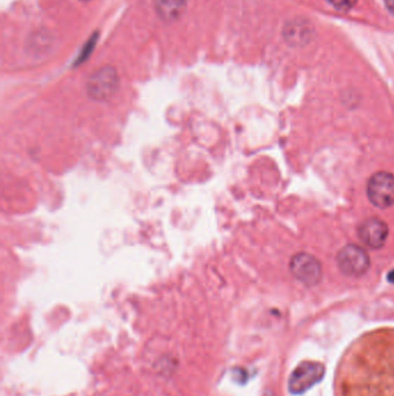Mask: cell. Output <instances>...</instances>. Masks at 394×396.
I'll return each instance as SVG.
<instances>
[{
	"label": "cell",
	"instance_id": "obj_8",
	"mask_svg": "<svg viewBox=\"0 0 394 396\" xmlns=\"http://www.w3.org/2000/svg\"><path fill=\"white\" fill-rule=\"evenodd\" d=\"M327 1L339 11H349L357 3V0H327Z\"/></svg>",
	"mask_w": 394,
	"mask_h": 396
},
{
	"label": "cell",
	"instance_id": "obj_6",
	"mask_svg": "<svg viewBox=\"0 0 394 396\" xmlns=\"http://www.w3.org/2000/svg\"><path fill=\"white\" fill-rule=\"evenodd\" d=\"M360 240L367 247L371 249H381L388 240V226L379 218L371 217L361 223L357 230Z\"/></svg>",
	"mask_w": 394,
	"mask_h": 396
},
{
	"label": "cell",
	"instance_id": "obj_1",
	"mask_svg": "<svg viewBox=\"0 0 394 396\" xmlns=\"http://www.w3.org/2000/svg\"><path fill=\"white\" fill-rule=\"evenodd\" d=\"M325 376V366L319 361H305L298 364L288 380V390L294 395H302L319 383Z\"/></svg>",
	"mask_w": 394,
	"mask_h": 396
},
{
	"label": "cell",
	"instance_id": "obj_11",
	"mask_svg": "<svg viewBox=\"0 0 394 396\" xmlns=\"http://www.w3.org/2000/svg\"><path fill=\"white\" fill-rule=\"evenodd\" d=\"M80 1H84V3H87V1H91V0H80Z\"/></svg>",
	"mask_w": 394,
	"mask_h": 396
},
{
	"label": "cell",
	"instance_id": "obj_7",
	"mask_svg": "<svg viewBox=\"0 0 394 396\" xmlns=\"http://www.w3.org/2000/svg\"><path fill=\"white\" fill-rule=\"evenodd\" d=\"M188 0H154L156 14L165 23H174L183 16Z\"/></svg>",
	"mask_w": 394,
	"mask_h": 396
},
{
	"label": "cell",
	"instance_id": "obj_2",
	"mask_svg": "<svg viewBox=\"0 0 394 396\" xmlns=\"http://www.w3.org/2000/svg\"><path fill=\"white\" fill-rule=\"evenodd\" d=\"M336 264L343 275L360 277L368 273L371 262L368 253L362 247L349 244L339 250L336 255Z\"/></svg>",
	"mask_w": 394,
	"mask_h": 396
},
{
	"label": "cell",
	"instance_id": "obj_10",
	"mask_svg": "<svg viewBox=\"0 0 394 396\" xmlns=\"http://www.w3.org/2000/svg\"><path fill=\"white\" fill-rule=\"evenodd\" d=\"M388 280L390 283H394V270H392L391 273H388Z\"/></svg>",
	"mask_w": 394,
	"mask_h": 396
},
{
	"label": "cell",
	"instance_id": "obj_9",
	"mask_svg": "<svg viewBox=\"0 0 394 396\" xmlns=\"http://www.w3.org/2000/svg\"><path fill=\"white\" fill-rule=\"evenodd\" d=\"M385 5L388 7V10L394 14V0H385Z\"/></svg>",
	"mask_w": 394,
	"mask_h": 396
},
{
	"label": "cell",
	"instance_id": "obj_3",
	"mask_svg": "<svg viewBox=\"0 0 394 396\" xmlns=\"http://www.w3.org/2000/svg\"><path fill=\"white\" fill-rule=\"evenodd\" d=\"M369 201L379 209H388L394 205V175L391 173H376L367 185Z\"/></svg>",
	"mask_w": 394,
	"mask_h": 396
},
{
	"label": "cell",
	"instance_id": "obj_5",
	"mask_svg": "<svg viewBox=\"0 0 394 396\" xmlns=\"http://www.w3.org/2000/svg\"><path fill=\"white\" fill-rule=\"evenodd\" d=\"M118 88V75L111 66L97 70L88 80L87 93L96 101H106L113 97Z\"/></svg>",
	"mask_w": 394,
	"mask_h": 396
},
{
	"label": "cell",
	"instance_id": "obj_4",
	"mask_svg": "<svg viewBox=\"0 0 394 396\" xmlns=\"http://www.w3.org/2000/svg\"><path fill=\"white\" fill-rule=\"evenodd\" d=\"M291 273L304 285L314 286L323 277V268L319 261L311 254L298 253L291 260Z\"/></svg>",
	"mask_w": 394,
	"mask_h": 396
}]
</instances>
